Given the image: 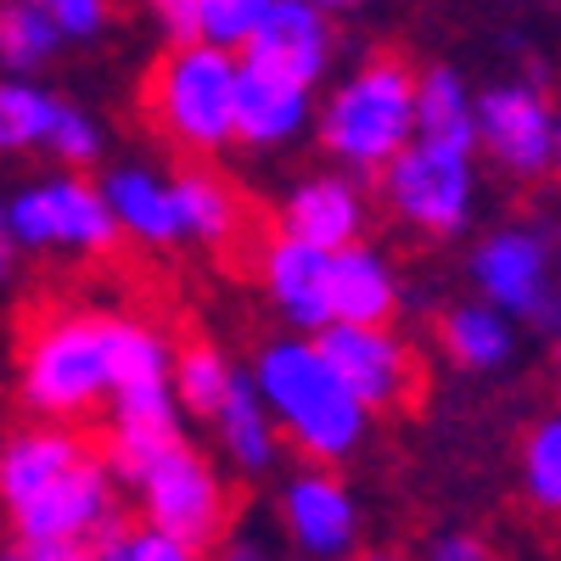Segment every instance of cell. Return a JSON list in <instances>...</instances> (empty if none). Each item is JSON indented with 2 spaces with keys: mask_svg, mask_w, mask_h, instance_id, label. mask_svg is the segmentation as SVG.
<instances>
[{
  "mask_svg": "<svg viewBox=\"0 0 561 561\" xmlns=\"http://www.w3.org/2000/svg\"><path fill=\"white\" fill-rule=\"evenodd\" d=\"M427 556H433V561H483L489 545H483L478 534H466V528H449V534H433V539H427Z\"/></svg>",
  "mask_w": 561,
  "mask_h": 561,
  "instance_id": "32",
  "label": "cell"
},
{
  "mask_svg": "<svg viewBox=\"0 0 561 561\" xmlns=\"http://www.w3.org/2000/svg\"><path fill=\"white\" fill-rule=\"evenodd\" d=\"M264 225L287 230L298 242H314V248H348V242L370 237V225H377V185L354 169L320 163L275 197Z\"/></svg>",
  "mask_w": 561,
  "mask_h": 561,
  "instance_id": "13",
  "label": "cell"
},
{
  "mask_svg": "<svg viewBox=\"0 0 561 561\" xmlns=\"http://www.w3.org/2000/svg\"><path fill=\"white\" fill-rule=\"evenodd\" d=\"M23 275V253L12 242V225H7V185H0V287H12Z\"/></svg>",
  "mask_w": 561,
  "mask_h": 561,
  "instance_id": "33",
  "label": "cell"
},
{
  "mask_svg": "<svg viewBox=\"0 0 561 561\" xmlns=\"http://www.w3.org/2000/svg\"><path fill=\"white\" fill-rule=\"evenodd\" d=\"M320 7H332V12L343 18V12H359V7H370V0H320Z\"/></svg>",
  "mask_w": 561,
  "mask_h": 561,
  "instance_id": "34",
  "label": "cell"
},
{
  "mask_svg": "<svg viewBox=\"0 0 561 561\" xmlns=\"http://www.w3.org/2000/svg\"><path fill=\"white\" fill-rule=\"evenodd\" d=\"M242 57L270 62L304 84H325L337 62V12L320 0H275V12L242 45Z\"/></svg>",
  "mask_w": 561,
  "mask_h": 561,
  "instance_id": "18",
  "label": "cell"
},
{
  "mask_svg": "<svg viewBox=\"0 0 561 561\" xmlns=\"http://www.w3.org/2000/svg\"><path fill=\"white\" fill-rule=\"evenodd\" d=\"M158 39H197V0H135Z\"/></svg>",
  "mask_w": 561,
  "mask_h": 561,
  "instance_id": "31",
  "label": "cell"
},
{
  "mask_svg": "<svg viewBox=\"0 0 561 561\" xmlns=\"http://www.w3.org/2000/svg\"><path fill=\"white\" fill-rule=\"evenodd\" d=\"M68 45H102L118 23V0H45Z\"/></svg>",
  "mask_w": 561,
  "mask_h": 561,
  "instance_id": "30",
  "label": "cell"
},
{
  "mask_svg": "<svg viewBox=\"0 0 561 561\" xmlns=\"http://www.w3.org/2000/svg\"><path fill=\"white\" fill-rule=\"evenodd\" d=\"M102 197L113 208V225L124 248L147 253V259H174L185 253V219H180V185H174V163H152V158H118L96 169Z\"/></svg>",
  "mask_w": 561,
  "mask_h": 561,
  "instance_id": "15",
  "label": "cell"
},
{
  "mask_svg": "<svg viewBox=\"0 0 561 561\" xmlns=\"http://www.w3.org/2000/svg\"><path fill=\"white\" fill-rule=\"evenodd\" d=\"M433 337H438L444 365L460 370V377H494V370H505L517 359V320L478 293L444 304Z\"/></svg>",
  "mask_w": 561,
  "mask_h": 561,
  "instance_id": "19",
  "label": "cell"
},
{
  "mask_svg": "<svg viewBox=\"0 0 561 561\" xmlns=\"http://www.w3.org/2000/svg\"><path fill=\"white\" fill-rule=\"evenodd\" d=\"M174 185H180L185 253H208V259L248 253L253 214L242 185L219 169V158H174Z\"/></svg>",
  "mask_w": 561,
  "mask_h": 561,
  "instance_id": "17",
  "label": "cell"
},
{
  "mask_svg": "<svg viewBox=\"0 0 561 561\" xmlns=\"http://www.w3.org/2000/svg\"><path fill=\"white\" fill-rule=\"evenodd\" d=\"M57 113H62V90H51L34 73H0V169L45 158Z\"/></svg>",
  "mask_w": 561,
  "mask_h": 561,
  "instance_id": "23",
  "label": "cell"
},
{
  "mask_svg": "<svg viewBox=\"0 0 561 561\" xmlns=\"http://www.w3.org/2000/svg\"><path fill=\"white\" fill-rule=\"evenodd\" d=\"M248 377H253L259 399L270 404L280 438H287V449L298 460L343 466L370 438V421L377 415L354 399V388L337 377V365L325 359L314 332L280 325L275 337H264L248 354Z\"/></svg>",
  "mask_w": 561,
  "mask_h": 561,
  "instance_id": "3",
  "label": "cell"
},
{
  "mask_svg": "<svg viewBox=\"0 0 561 561\" xmlns=\"http://www.w3.org/2000/svg\"><path fill=\"white\" fill-rule=\"evenodd\" d=\"M68 51L57 18L45 0H0V73H34L45 79Z\"/></svg>",
  "mask_w": 561,
  "mask_h": 561,
  "instance_id": "25",
  "label": "cell"
},
{
  "mask_svg": "<svg viewBox=\"0 0 561 561\" xmlns=\"http://www.w3.org/2000/svg\"><path fill=\"white\" fill-rule=\"evenodd\" d=\"M180 332L158 314L113 298H51L28 309L12 343L18 415L96 427L107 404L135 382H163Z\"/></svg>",
  "mask_w": 561,
  "mask_h": 561,
  "instance_id": "1",
  "label": "cell"
},
{
  "mask_svg": "<svg viewBox=\"0 0 561 561\" xmlns=\"http://www.w3.org/2000/svg\"><path fill=\"white\" fill-rule=\"evenodd\" d=\"M478 147L466 140H438L415 135L410 147L370 180L377 185V214L410 242H455L472 230L478 203H483V174H478Z\"/></svg>",
  "mask_w": 561,
  "mask_h": 561,
  "instance_id": "8",
  "label": "cell"
},
{
  "mask_svg": "<svg viewBox=\"0 0 561 561\" xmlns=\"http://www.w3.org/2000/svg\"><path fill=\"white\" fill-rule=\"evenodd\" d=\"M107 118L90 113L84 102L62 96V113H57V129H51V147H45V163H62V169H102L107 163Z\"/></svg>",
  "mask_w": 561,
  "mask_h": 561,
  "instance_id": "27",
  "label": "cell"
},
{
  "mask_svg": "<svg viewBox=\"0 0 561 561\" xmlns=\"http://www.w3.org/2000/svg\"><path fill=\"white\" fill-rule=\"evenodd\" d=\"M314 107H320V84H304L293 73H280L270 62L242 57L237 79V152H293L298 140L314 135Z\"/></svg>",
  "mask_w": 561,
  "mask_h": 561,
  "instance_id": "16",
  "label": "cell"
},
{
  "mask_svg": "<svg viewBox=\"0 0 561 561\" xmlns=\"http://www.w3.org/2000/svg\"><path fill=\"white\" fill-rule=\"evenodd\" d=\"M129 517L96 427L18 415L0 433V550L18 561H96Z\"/></svg>",
  "mask_w": 561,
  "mask_h": 561,
  "instance_id": "2",
  "label": "cell"
},
{
  "mask_svg": "<svg viewBox=\"0 0 561 561\" xmlns=\"http://www.w3.org/2000/svg\"><path fill=\"white\" fill-rule=\"evenodd\" d=\"M404 314V275L382 242L332 248V320H399Z\"/></svg>",
  "mask_w": 561,
  "mask_h": 561,
  "instance_id": "21",
  "label": "cell"
},
{
  "mask_svg": "<svg viewBox=\"0 0 561 561\" xmlns=\"http://www.w3.org/2000/svg\"><path fill=\"white\" fill-rule=\"evenodd\" d=\"M466 280L478 298L500 304L528 332L550 343L561 337V237L550 219L528 214L483 230L466 259Z\"/></svg>",
  "mask_w": 561,
  "mask_h": 561,
  "instance_id": "9",
  "label": "cell"
},
{
  "mask_svg": "<svg viewBox=\"0 0 561 561\" xmlns=\"http://www.w3.org/2000/svg\"><path fill=\"white\" fill-rule=\"evenodd\" d=\"M556 180H561V124H556Z\"/></svg>",
  "mask_w": 561,
  "mask_h": 561,
  "instance_id": "36",
  "label": "cell"
},
{
  "mask_svg": "<svg viewBox=\"0 0 561 561\" xmlns=\"http://www.w3.org/2000/svg\"><path fill=\"white\" fill-rule=\"evenodd\" d=\"M550 377H556V393H561V337H556V359H550Z\"/></svg>",
  "mask_w": 561,
  "mask_h": 561,
  "instance_id": "35",
  "label": "cell"
},
{
  "mask_svg": "<svg viewBox=\"0 0 561 561\" xmlns=\"http://www.w3.org/2000/svg\"><path fill=\"white\" fill-rule=\"evenodd\" d=\"M415 135H438V140H466L478 147V90L466 84L455 68H421L415 84Z\"/></svg>",
  "mask_w": 561,
  "mask_h": 561,
  "instance_id": "26",
  "label": "cell"
},
{
  "mask_svg": "<svg viewBox=\"0 0 561 561\" xmlns=\"http://www.w3.org/2000/svg\"><path fill=\"white\" fill-rule=\"evenodd\" d=\"M314 337L370 415L410 410L421 382H427L421 348L399 332V320H332V325H320Z\"/></svg>",
  "mask_w": 561,
  "mask_h": 561,
  "instance_id": "10",
  "label": "cell"
},
{
  "mask_svg": "<svg viewBox=\"0 0 561 561\" xmlns=\"http://www.w3.org/2000/svg\"><path fill=\"white\" fill-rule=\"evenodd\" d=\"M7 225L23 259L45 264H73V270H96L118 259L124 237L113 225V208L102 197L96 169H39L7 185Z\"/></svg>",
  "mask_w": 561,
  "mask_h": 561,
  "instance_id": "7",
  "label": "cell"
},
{
  "mask_svg": "<svg viewBox=\"0 0 561 561\" xmlns=\"http://www.w3.org/2000/svg\"><path fill=\"white\" fill-rule=\"evenodd\" d=\"M556 124L561 107L539 79H494L478 90V158L517 185L556 180Z\"/></svg>",
  "mask_w": 561,
  "mask_h": 561,
  "instance_id": "11",
  "label": "cell"
},
{
  "mask_svg": "<svg viewBox=\"0 0 561 561\" xmlns=\"http://www.w3.org/2000/svg\"><path fill=\"white\" fill-rule=\"evenodd\" d=\"M415 84L421 68L399 51H365L337 84H320L314 107V147L325 163L377 180L410 140H415Z\"/></svg>",
  "mask_w": 561,
  "mask_h": 561,
  "instance_id": "6",
  "label": "cell"
},
{
  "mask_svg": "<svg viewBox=\"0 0 561 561\" xmlns=\"http://www.w3.org/2000/svg\"><path fill=\"white\" fill-rule=\"evenodd\" d=\"M275 534L293 556H309V561H343L359 550L365 517H359V500L343 483L337 466L298 460L275 483Z\"/></svg>",
  "mask_w": 561,
  "mask_h": 561,
  "instance_id": "12",
  "label": "cell"
},
{
  "mask_svg": "<svg viewBox=\"0 0 561 561\" xmlns=\"http://www.w3.org/2000/svg\"><path fill=\"white\" fill-rule=\"evenodd\" d=\"M248 270L280 325H293V332L332 325V248L298 242L287 230L264 225L248 242Z\"/></svg>",
  "mask_w": 561,
  "mask_h": 561,
  "instance_id": "14",
  "label": "cell"
},
{
  "mask_svg": "<svg viewBox=\"0 0 561 561\" xmlns=\"http://www.w3.org/2000/svg\"><path fill=\"white\" fill-rule=\"evenodd\" d=\"M96 561H203L192 545H185L180 534H169V528H158V523H147V517H129L102 539V550H96Z\"/></svg>",
  "mask_w": 561,
  "mask_h": 561,
  "instance_id": "28",
  "label": "cell"
},
{
  "mask_svg": "<svg viewBox=\"0 0 561 561\" xmlns=\"http://www.w3.org/2000/svg\"><path fill=\"white\" fill-rule=\"evenodd\" d=\"M113 472L124 483V500H129L135 517L180 534L197 556L225 550L230 534H237V517H242L237 478H230V466L214 449H203L192 433L163 438V444L135 449V455H118Z\"/></svg>",
  "mask_w": 561,
  "mask_h": 561,
  "instance_id": "5",
  "label": "cell"
},
{
  "mask_svg": "<svg viewBox=\"0 0 561 561\" xmlns=\"http://www.w3.org/2000/svg\"><path fill=\"white\" fill-rule=\"evenodd\" d=\"M517 494L539 523L561 528V399L528 421L517 444Z\"/></svg>",
  "mask_w": 561,
  "mask_h": 561,
  "instance_id": "24",
  "label": "cell"
},
{
  "mask_svg": "<svg viewBox=\"0 0 561 561\" xmlns=\"http://www.w3.org/2000/svg\"><path fill=\"white\" fill-rule=\"evenodd\" d=\"M270 12H275V0H197V39L242 51Z\"/></svg>",
  "mask_w": 561,
  "mask_h": 561,
  "instance_id": "29",
  "label": "cell"
},
{
  "mask_svg": "<svg viewBox=\"0 0 561 561\" xmlns=\"http://www.w3.org/2000/svg\"><path fill=\"white\" fill-rule=\"evenodd\" d=\"M203 427H208V438H214V455L230 466V478H237V483L270 478L275 466H280V455H287V438H280L270 404L259 399L253 377L230 393V399L203 421Z\"/></svg>",
  "mask_w": 561,
  "mask_h": 561,
  "instance_id": "20",
  "label": "cell"
},
{
  "mask_svg": "<svg viewBox=\"0 0 561 561\" xmlns=\"http://www.w3.org/2000/svg\"><path fill=\"white\" fill-rule=\"evenodd\" d=\"M237 79L242 51L214 39H163L135 84V118L169 158L237 152Z\"/></svg>",
  "mask_w": 561,
  "mask_h": 561,
  "instance_id": "4",
  "label": "cell"
},
{
  "mask_svg": "<svg viewBox=\"0 0 561 561\" xmlns=\"http://www.w3.org/2000/svg\"><path fill=\"white\" fill-rule=\"evenodd\" d=\"M169 382H174V399H180L185 421H192V427H203V421L248 382V365L230 354L219 337L192 332V337H180V348H174Z\"/></svg>",
  "mask_w": 561,
  "mask_h": 561,
  "instance_id": "22",
  "label": "cell"
}]
</instances>
